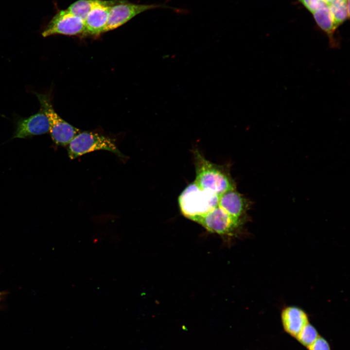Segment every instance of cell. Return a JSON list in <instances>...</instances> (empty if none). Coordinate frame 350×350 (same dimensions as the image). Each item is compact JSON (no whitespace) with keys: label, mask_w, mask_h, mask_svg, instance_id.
<instances>
[{"label":"cell","mask_w":350,"mask_h":350,"mask_svg":"<svg viewBox=\"0 0 350 350\" xmlns=\"http://www.w3.org/2000/svg\"><path fill=\"white\" fill-rule=\"evenodd\" d=\"M318 27L327 35L331 48H338L339 42L334 37L338 26L336 24L328 5L322 7L313 13Z\"/></svg>","instance_id":"cell-12"},{"label":"cell","mask_w":350,"mask_h":350,"mask_svg":"<svg viewBox=\"0 0 350 350\" xmlns=\"http://www.w3.org/2000/svg\"><path fill=\"white\" fill-rule=\"evenodd\" d=\"M96 0H78L70 5L67 10L84 21L93 6Z\"/></svg>","instance_id":"cell-14"},{"label":"cell","mask_w":350,"mask_h":350,"mask_svg":"<svg viewBox=\"0 0 350 350\" xmlns=\"http://www.w3.org/2000/svg\"><path fill=\"white\" fill-rule=\"evenodd\" d=\"M281 321L284 331L295 338L309 323L306 313L296 306L285 307L281 313Z\"/></svg>","instance_id":"cell-11"},{"label":"cell","mask_w":350,"mask_h":350,"mask_svg":"<svg viewBox=\"0 0 350 350\" xmlns=\"http://www.w3.org/2000/svg\"><path fill=\"white\" fill-rule=\"evenodd\" d=\"M99 150H107L120 157H123L113 140L91 132H80L69 143L68 147L69 157L71 159Z\"/></svg>","instance_id":"cell-3"},{"label":"cell","mask_w":350,"mask_h":350,"mask_svg":"<svg viewBox=\"0 0 350 350\" xmlns=\"http://www.w3.org/2000/svg\"><path fill=\"white\" fill-rule=\"evenodd\" d=\"M121 0H96L84 21L85 35H98L105 32L111 7Z\"/></svg>","instance_id":"cell-8"},{"label":"cell","mask_w":350,"mask_h":350,"mask_svg":"<svg viewBox=\"0 0 350 350\" xmlns=\"http://www.w3.org/2000/svg\"><path fill=\"white\" fill-rule=\"evenodd\" d=\"M193 157L196 173L194 182L200 188L218 196L236 189L235 182L225 166L211 162L198 150H194Z\"/></svg>","instance_id":"cell-1"},{"label":"cell","mask_w":350,"mask_h":350,"mask_svg":"<svg viewBox=\"0 0 350 350\" xmlns=\"http://www.w3.org/2000/svg\"><path fill=\"white\" fill-rule=\"evenodd\" d=\"M159 7L177 9L165 4H139L121 0L111 7L105 32L119 27L144 11Z\"/></svg>","instance_id":"cell-6"},{"label":"cell","mask_w":350,"mask_h":350,"mask_svg":"<svg viewBox=\"0 0 350 350\" xmlns=\"http://www.w3.org/2000/svg\"><path fill=\"white\" fill-rule=\"evenodd\" d=\"M338 27L349 17V0H334L328 4Z\"/></svg>","instance_id":"cell-13"},{"label":"cell","mask_w":350,"mask_h":350,"mask_svg":"<svg viewBox=\"0 0 350 350\" xmlns=\"http://www.w3.org/2000/svg\"><path fill=\"white\" fill-rule=\"evenodd\" d=\"M84 21L67 9L59 11L52 17L42 33L43 37L54 35H76L84 34Z\"/></svg>","instance_id":"cell-7"},{"label":"cell","mask_w":350,"mask_h":350,"mask_svg":"<svg viewBox=\"0 0 350 350\" xmlns=\"http://www.w3.org/2000/svg\"><path fill=\"white\" fill-rule=\"evenodd\" d=\"M194 221L211 232L228 236L233 235L243 222L219 206L198 217Z\"/></svg>","instance_id":"cell-5"},{"label":"cell","mask_w":350,"mask_h":350,"mask_svg":"<svg viewBox=\"0 0 350 350\" xmlns=\"http://www.w3.org/2000/svg\"><path fill=\"white\" fill-rule=\"evenodd\" d=\"M49 128L48 118L40 109L36 114L17 122L16 130L13 139L25 138L43 134L49 132Z\"/></svg>","instance_id":"cell-10"},{"label":"cell","mask_w":350,"mask_h":350,"mask_svg":"<svg viewBox=\"0 0 350 350\" xmlns=\"http://www.w3.org/2000/svg\"><path fill=\"white\" fill-rule=\"evenodd\" d=\"M40 105V109L48 118L49 132L54 142L66 146L81 131L62 119L54 110L47 95L35 93Z\"/></svg>","instance_id":"cell-4"},{"label":"cell","mask_w":350,"mask_h":350,"mask_svg":"<svg viewBox=\"0 0 350 350\" xmlns=\"http://www.w3.org/2000/svg\"><path fill=\"white\" fill-rule=\"evenodd\" d=\"M307 349L308 350H331L329 342L320 336L307 347Z\"/></svg>","instance_id":"cell-17"},{"label":"cell","mask_w":350,"mask_h":350,"mask_svg":"<svg viewBox=\"0 0 350 350\" xmlns=\"http://www.w3.org/2000/svg\"><path fill=\"white\" fill-rule=\"evenodd\" d=\"M319 336L315 327L309 323L301 330L295 338L299 343L307 348Z\"/></svg>","instance_id":"cell-15"},{"label":"cell","mask_w":350,"mask_h":350,"mask_svg":"<svg viewBox=\"0 0 350 350\" xmlns=\"http://www.w3.org/2000/svg\"><path fill=\"white\" fill-rule=\"evenodd\" d=\"M250 206L249 200L237 192L236 189L227 191L219 196L218 206L242 221Z\"/></svg>","instance_id":"cell-9"},{"label":"cell","mask_w":350,"mask_h":350,"mask_svg":"<svg viewBox=\"0 0 350 350\" xmlns=\"http://www.w3.org/2000/svg\"><path fill=\"white\" fill-rule=\"evenodd\" d=\"M4 295V292H0V302L2 299V297Z\"/></svg>","instance_id":"cell-19"},{"label":"cell","mask_w":350,"mask_h":350,"mask_svg":"<svg viewBox=\"0 0 350 350\" xmlns=\"http://www.w3.org/2000/svg\"><path fill=\"white\" fill-rule=\"evenodd\" d=\"M218 200L217 194L200 188L194 182L186 187L178 198L182 213L192 221L217 207Z\"/></svg>","instance_id":"cell-2"},{"label":"cell","mask_w":350,"mask_h":350,"mask_svg":"<svg viewBox=\"0 0 350 350\" xmlns=\"http://www.w3.org/2000/svg\"><path fill=\"white\" fill-rule=\"evenodd\" d=\"M325 2H326L328 5L331 2H332L334 0H322Z\"/></svg>","instance_id":"cell-18"},{"label":"cell","mask_w":350,"mask_h":350,"mask_svg":"<svg viewBox=\"0 0 350 350\" xmlns=\"http://www.w3.org/2000/svg\"><path fill=\"white\" fill-rule=\"evenodd\" d=\"M304 7L312 13L328 5L322 0H298Z\"/></svg>","instance_id":"cell-16"}]
</instances>
